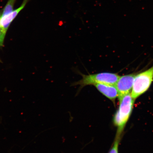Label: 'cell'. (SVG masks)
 <instances>
[{
    "mask_svg": "<svg viewBox=\"0 0 153 153\" xmlns=\"http://www.w3.org/2000/svg\"><path fill=\"white\" fill-rule=\"evenodd\" d=\"M94 86L101 93L113 101H114L118 97V92L115 85L98 84Z\"/></svg>",
    "mask_w": 153,
    "mask_h": 153,
    "instance_id": "obj_5",
    "label": "cell"
},
{
    "mask_svg": "<svg viewBox=\"0 0 153 153\" xmlns=\"http://www.w3.org/2000/svg\"><path fill=\"white\" fill-rule=\"evenodd\" d=\"M6 32L2 29L0 27V46H2L6 34Z\"/></svg>",
    "mask_w": 153,
    "mask_h": 153,
    "instance_id": "obj_9",
    "label": "cell"
},
{
    "mask_svg": "<svg viewBox=\"0 0 153 153\" xmlns=\"http://www.w3.org/2000/svg\"><path fill=\"white\" fill-rule=\"evenodd\" d=\"M28 0H24L23 3H22V4L21 6L19 7L18 9L15 10L14 11H13L12 13L11 14L6 16H4V18L6 21L9 24H11V23L12 22V21L14 19L16 18L17 15L19 14V13L23 9L27 3Z\"/></svg>",
    "mask_w": 153,
    "mask_h": 153,
    "instance_id": "obj_6",
    "label": "cell"
},
{
    "mask_svg": "<svg viewBox=\"0 0 153 153\" xmlns=\"http://www.w3.org/2000/svg\"><path fill=\"white\" fill-rule=\"evenodd\" d=\"M81 74V79L74 82L72 85H79V88L81 89L86 86L94 85L98 84L115 85L120 76L116 74L106 72L88 74Z\"/></svg>",
    "mask_w": 153,
    "mask_h": 153,
    "instance_id": "obj_2",
    "label": "cell"
},
{
    "mask_svg": "<svg viewBox=\"0 0 153 153\" xmlns=\"http://www.w3.org/2000/svg\"><path fill=\"white\" fill-rule=\"evenodd\" d=\"M16 0H8L4 8L3 12L1 17H3L11 14L13 12L14 4Z\"/></svg>",
    "mask_w": 153,
    "mask_h": 153,
    "instance_id": "obj_7",
    "label": "cell"
},
{
    "mask_svg": "<svg viewBox=\"0 0 153 153\" xmlns=\"http://www.w3.org/2000/svg\"><path fill=\"white\" fill-rule=\"evenodd\" d=\"M153 80V66L148 70L136 75L131 93L135 100L150 88Z\"/></svg>",
    "mask_w": 153,
    "mask_h": 153,
    "instance_id": "obj_3",
    "label": "cell"
},
{
    "mask_svg": "<svg viewBox=\"0 0 153 153\" xmlns=\"http://www.w3.org/2000/svg\"><path fill=\"white\" fill-rule=\"evenodd\" d=\"M135 76L132 74L120 76L115 85L118 92V98L130 93L132 89Z\"/></svg>",
    "mask_w": 153,
    "mask_h": 153,
    "instance_id": "obj_4",
    "label": "cell"
},
{
    "mask_svg": "<svg viewBox=\"0 0 153 153\" xmlns=\"http://www.w3.org/2000/svg\"><path fill=\"white\" fill-rule=\"evenodd\" d=\"M120 106L114 118V123L118 128L117 133L121 134L132 111L134 100L129 93L119 97Z\"/></svg>",
    "mask_w": 153,
    "mask_h": 153,
    "instance_id": "obj_1",
    "label": "cell"
},
{
    "mask_svg": "<svg viewBox=\"0 0 153 153\" xmlns=\"http://www.w3.org/2000/svg\"><path fill=\"white\" fill-rule=\"evenodd\" d=\"M120 135L119 134H117L116 139L113 146L108 153H118V149L120 140Z\"/></svg>",
    "mask_w": 153,
    "mask_h": 153,
    "instance_id": "obj_8",
    "label": "cell"
}]
</instances>
